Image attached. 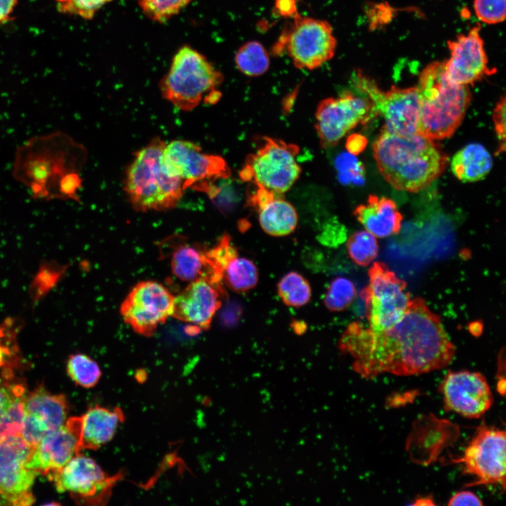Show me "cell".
Masks as SVG:
<instances>
[{
  "mask_svg": "<svg viewBox=\"0 0 506 506\" xmlns=\"http://www.w3.org/2000/svg\"><path fill=\"white\" fill-rule=\"evenodd\" d=\"M365 378L389 373L417 375L440 370L453 361L455 349L441 318L422 298L410 299L402 317L391 327L375 330L351 323L340 340Z\"/></svg>",
  "mask_w": 506,
  "mask_h": 506,
  "instance_id": "6da1fadb",
  "label": "cell"
},
{
  "mask_svg": "<svg viewBox=\"0 0 506 506\" xmlns=\"http://www.w3.org/2000/svg\"><path fill=\"white\" fill-rule=\"evenodd\" d=\"M85 157L84 147L62 131L39 135L18 147L12 175L34 198L77 200Z\"/></svg>",
  "mask_w": 506,
  "mask_h": 506,
  "instance_id": "7a4b0ae2",
  "label": "cell"
},
{
  "mask_svg": "<svg viewBox=\"0 0 506 506\" xmlns=\"http://www.w3.org/2000/svg\"><path fill=\"white\" fill-rule=\"evenodd\" d=\"M372 151L382 176L401 191L416 193L428 187L448 162L438 143L417 133L398 134L382 129Z\"/></svg>",
  "mask_w": 506,
  "mask_h": 506,
  "instance_id": "3957f363",
  "label": "cell"
},
{
  "mask_svg": "<svg viewBox=\"0 0 506 506\" xmlns=\"http://www.w3.org/2000/svg\"><path fill=\"white\" fill-rule=\"evenodd\" d=\"M416 88L420 100L417 133L434 141L451 136L471 101L469 86L452 82L444 62L435 61L422 70Z\"/></svg>",
  "mask_w": 506,
  "mask_h": 506,
  "instance_id": "277c9868",
  "label": "cell"
},
{
  "mask_svg": "<svg viewBox=\"0 0 506 506\" xmlns=\"http://www.w3.org/2000/svg\"><path fill=\"white\" fill-rule=\"evenodd\" d=\"M165 145L159 137L153 138L135 153L126 169L124 189L136 211L169 210L176 207L183 197V181L165 164Z\"/></svg>",
  "mask_w": 506,
  "mask_h": 506,
  "instance_id": "5b68a950",
  "label": "cell"
},
{
  "mask_svg": "<svg viewBox=\"0 0 506 506\" xmlns=\"http://www.w3.org/2000/svg\"><path fill=\"white\" fill-rule=\"evenodd\" d=\"M223 77L205 56L185 45L174 55L168 72L159 84L163 98L177 108L190 111L203 98L214 103Z\"/></svg>",
  "mask_w": 506,
  "mask_h": 506,
  "instance_id": "8992f818",
  "label": "cell"
},
{
  "mask_svg": "<svg viewBox=\"0 0 506 506\" xmlns=\"http://www.w3.org/2000/svg\"><path fill=\"white\" fill-rule=\"evenodd\" d=\"M298 153L296 145L264 137L262 145L246 158L240 176L257 188L283 195L300 176L301 169L296 158Z\"/></svg>",
  "mask_w": 506,
  "mask_h": 506,
  "instance_id": "52a82bcc",
  "label": "cell"
},
{
  "mask_svg": "<svg viewBox=\"0 0 506 506\" xmlns=\"http://www.w3.org/2000/svg\"><path fill=\"white\" fill-rule=\"evenodd\" d=\"M353 84L370 102L371 116L380 115L384 118L382 129L398 134L417 133L420 100L416 86L401 89L392 86L383 91L359 71L353 74Z\"/></svg>",
  "mask_w": 506,
  "mask_h": 506,
  "instance_id": "ba28073f",
  "label": "cell"
},
{
  "mask_svg": "<svg viewBox=\"0 0 506 506\" xmlns=\"http://www.w3.org/2000/svg\"><path fill=\"white\" fill-rule=\"evenodd\" d=\"M369 283L361 291L369 327L382 330L403 316L410 300L406 283L385 264L375 261L368 271Z\"/></svg>",
  "mask_w": 506,
  "mask_h": 506,
  "instance_id": "9c48e42d",
  "label": "cell"
},
{
  "mask_svg": "<svg viewBox=\"0 0 506 506\" xmlns=\"http://www.w3.org/2000/svg\"><path fill=\"white\" fill-rule=\"evenodd\" d=\"M164 160L169 171L181 179L184 189L190 187L212 195L217 193L214 183L231 175L223 157L205 153L188 141L174 140L166 145Z\"/></svg>",
  "mask_w": 506,
  "mask_h": 506,
  "instance_id": "30bf717a",
  "label": "cell"
},
{
  "mask_svg": "<svg viewBox=\"0 0 506 506\" xmlns=\"http://www.w3.org/2000/svg\"><path fill=\"white\" fill-rule=\"evenodd\" d=\"M506 435L503 429L482 423L465 448L461 463L463 473L474 481L466 486L498 484L505 489Z\"/></svg>",
  "mask_w": 506,
  "mask_h": 506,
  "instance_id": "8fae6325",
  "label": "cell"
},
{
  "mask_svg": "<svg viewBox=\"0 0 506 506\" xmlns=\"http://www.w3.org/2000/svg\"><path fill=\"white\" fill-rule=\"evenodd\" d=\"M174 296L160 283L141 281L128 293L120 306L124 321L134 332L153 336L157 327L172 316Z\"/></svg>",
  "mask_w": 506,
  "mask_h": 506,
  "instance_id": "7c38bea8",
  "label": "cell"
},
{
  "mask_svg": "<svg viewBox=\"0 0 506 506\" xmlns=\"http://www.w3.org/2000/svg\"><path fill=\"white\" fill-rule=\"evenodd\" d=\"M337 39L326 20L296 13L287 43V53L299 69L313 70L335 56Z\"/></svg>",
  "mask_w": 506,
  "mask_h": 506,
  "instance_id": "4fadbf2b",
  "label": "cell"
},
{
  "mask_svg": "<svg viewBox=\"0 0 506 506\" xmlns=\"http://www.w3.org/2000/svg\"><path fill=\"white\" fill-rule=\"evenodd\" d=\"M34 448L20 436L0 439V491L7 505L27 506L34 501L31 489L39 474L27 466Z\"/></svg>",
  "mask_w": 506,
  "mask_h": 506,
  "instance_id": "5bb4252c",
  "label": "cell"
},
{
  "mask_svg": "<svg viewBox=\"0 0 506 506\" xmlns=\"http://www.w3.org/2000/svg\"><path fill=\"white\" fill-rule=\"evenodd\" d=\"M371 108L365 96L351 91L320 101L316 110L315 126L321 145L327 148L336 145L360 122L370 120Z\"/></svg>",
  "mask_w": 506,
  "mask_h": 506,
  "instance_id": "9a60e30c",
  "label": "cell"
},
{
  "mask_svg": "<svg viewBox=\"0 0 506 506\" xmlns=\"http://www.w3.org/2000/svg\"><path fill=\"white\" fill-rule=\"evenodd\" d=\"M60 493L69 492L80 502L100 504L108 498L119 476H110L91 458L78 453L47 476Z\"/></svg>",
  "mask_w": 506,
  "mask_h": 506,
  "instance_id": "2e32d148",
  "label": "cell"
},
{
  "mask_svg": "<svg viewBox=\"0 0 506 506\" xmlns=\"http://www.w3.org/2000/svg\"><path fill=\"white\" fill-rule=\"evenodd\" d=\"M446 411L467 418H479L492 406L493 396L486 377L479 372L450 371L439 386Z\"/></svg>",
  "mask_w": 506,
  "mask_h": 506,
  "instance_id": "e0dca14e",
  "label": "cell"
},
{
  "mask_svg": "<svg viewBox=\"0 0 506 506\" xmlns=\"http://www.w3.org/2000/svg\"><path fill=\"white\" fill-rule=\"evenodd\" d=\"M225 297L221 283L201 277L188 283L174 297L172 316L190 324L197 331L208 330Z\"/></svg>",
  "mask_w": 506,
  "mask_h": 506,
  "instance_id": "ac0fdd59",
  "label": "cell"
},
{
  "mask_svg": "<svg viewBox=\"0 0 506 506\" xmlns=\"http://www.w3.org/2000/svg\"><path fill=\"white\" fill-rule=\"evenodd\" d=\"M480 28L477 24L467 34H459L455 40L448 41L450 56L444 62L445 70L448 78L456 84H473L493 73L488 68Z\"/></svg>",
  "mask_w": 506,
  "mask_h": 506,
  "instance_id": "d6986e66",
  "label": "cell"
},
{
  "mask_svg": "<svg viewBox=\"0 0 506 506\" xmlns=\"http://www.w3.org/2000/svg\"><path fill=\"white\" fill-rule=\"evenodd\" d=\"M79 451L80 417H72L34 448L27 466L39 474L48 476L64 467Z\"/></svg>",
  "mask_w": 506,
  "mask_h": 506,
  "instance_id": "ffe728a7",
  "label": "cell"
},
{
  "mask_svg": "<svg viewBox=\"0 0 506 506\" xmlns=\"http://www.w3.org/2000/svg\"><path fill=\"white\" fill-rule=\"evenodd\" d=\"M353 214L365 230L377 238L398 233L403 220L394 201L373 195L368 197L366 203L358 205Z\"/></svg>",
  "mask_w": 506,
  "mask_h": 506,
  "instance_id": "44dd1931",
  "label": "cell"
},
{
  "mask_svg": "<svg viewBox=\"0 0 506 506\" xmlns=\"http://www.w3.org/2000/svg\"><path fill=\"white\" fill-rule=\"evenodd\" d=\"M123 420L119 408H90L80 417V450H96L108 443Z\"/></svg>",
  "mask_w": 506,
  "mask_h": 506,
  "instance_id": "7402d4cb",
  "label": "cell"
},
{
  "mask_svg": "<svg viewBox=\"0 0 506 506\" xmlns=\"http://www.w3.org/2000/svg\"><path fill=\"white\" fill-rule=\"evenodd\" d=\"M171 245L170 266L174 275L181 281L190 283L199 278L210 276L205 249L174 237Z\"/></svg>",
  "mask_w": 506,
  "mask_h": 506,
  "instance_id": "603a6c76",
  "label": "cell"
},
{
  "mask_svg": "<svg viewBox=\"0 0 506 506\" xmlns=\"http://www.w3.org/2000/svg\"><path fill=\"white\" fill-rule=\"evenodd\" d=\"M23 403L25 413L44 423L50 432L60 427L67 420V406L65 396L52 394L43 387H39L25 396Z\"/></svg>",
  "mask_w": 506,
  "mask_h": 506,
  "instance_id": "cb8c5ba5",
  "label": "cell"
},
{
  "mask_svg": "<svg viewBox=\"0 0 506 506\" xmlns=\"http://www.w3.org/2000/svg\"><path fill=\"white\" fill-rule=\"evenodd\" d=\"M282 196L272 197L256 210L261 228L271 236L287 235L297 226L298 216L295 208Z\"/></svg>",
  "mask_w": 506,
  "mask_h": 506,
  "instance_id": "d4e9b609",
  "label": "cell"
},
{
  "mask_svg": "<svg viewBox=\"0 0 506 506\" xmlns=\"http://www.w3.org/2000/svg\"><path fill=\"white\" fill-rule=\"evenodd\" d=\"M493 159L486 148L477 143H469L458 150L451 160L454 176L463 182L484 179L491 170Z\"/></svg>",
  "mask_w": 506,
  "mask_h": 506,
  "instance_id": "484cf974",
  "label": "cell"
},
{
  "mask_svg": "<svg viewBox=\"0 0 506 506\" xmlns=\"http://www.w3.org/2000/svg\"><path fill=\"white\" fill-rule=\"evenodd\" d=\"M259 280V272L250 259L239 256L232 259L223 273V281L232 290L244 292L253 289Z\"/></svg>",
  "mask_w": 506,
  "mask_h": 506,
  "instance_id": "4316f807",
  "label": "cell"
},
{
  "mask_svg": "<svg viewBox=\"0 0 506 506\" xmlns=\"http://www.w3.org/2000/svg\"><path fill=\"white\" fill-rule=\"evenodd\" d=\"M235 62L238 69L249 77L264 74L270 66L268 53L257 41H250L241 46L236 52Z\"/></svg>",
  "mask_w": 506,
  "mask_h": 506,
  "instance_id": "83f0119b",
  "label": "cell"
},
{
  "mask_svg": "<svg viewBox=\"0 0 506 506\" xmlns=\"http://www.w3.org/2000/svg\"><path fill=\"white\" fill-rule=\"evenodd\" d=\"M277 290L282 301L289 306H303L311 297V288L308 280L295 271H290L281 278Z\"/></svg>",
  "mask_w": 506,
  "mask_h": 506,
  "instance_id": "f1b7e54d",
  "label": "cell"
},
{
  "mask_svg": "<svg viewBox=\"0 0 506 506\" xmlns=\"http://www.w3.org/2000/svg\"><path fill=\"white\" fill-rule=\"evenodd\" d=\"M69 377L78 385L84 388L94 387L101 376L98 363L83 353L70 356L67 363Z\"/></svg>",
  "mask_w": 506,
  "mask_h": 506,
  "instance_id": "f546056e",
  "label": "cell"
},
{
  "mask_svg": "<svg viewBox=\"0 0 506 506\" xmlns=\"http://www.w3.org/2000/svg\"><path fill=\"white\" fill-rule=\"evenodd\" d=\"M346 249L356 264L366 266L377 257L379 245L376 237L365 230L353 233L347 240Z\"/></svg>",
  "mask_w": 506,
  "mask_h": 506,
  "instance_id": "4dcf8cb0",
  "label": "cell"
},
{
  "mask_svg": "<svg viewBox=\"0 0 506 506\" xmlns=\"http://www.w3.org/2000/svg\"><path fill=\"white\" fill-rule=\"evenodd\" d=\"M205 254L211 278L223 283L224 269L232 259L238 256L230 236L223 235L213 247L205 251Z\"/></svg>",
  "mask_w": 506,
  "mask_h": 506,
  "instance_id": "1f68e13d",
  "label": "cell"
},
{
  "mask_svg": "<svg viewBox=\"0 0 506 506\" xmlns=\"http://www.w3.org/2000/svg\"><path fill=\"white\" fill-rule=\"evenodd\" d=\"M357 296L354 283L348 278L337 277L328 285L324 297L326 308L331 311L346 309Z\"/></svg>",
  "mask_w": 506,
  "mask_h": 506,
  "instance_id": "d6a6232c",
  "label": "cell"
},
{
  "mask_svg": "<svg viewBox=\"0 0 506 506\" xmlns=\"http://www.w3.org/2000/svg\"><path fill=\"white\" fill-rule=\"evenodd\" d=\"M191 0H138L143 13L152 20L164 22L178 14Z\"/></svg>",
  "mask_w": 506,
  "mask_h": 506,
  "instance_id": "836d02e7",
  "label": "cell"
},
{
  "mask_svg": "<svg viewBox=\"0 0 506 506\" xmlns=\"http://www.w3.org/2000/svg\"><path fill=\"white\" fill-rule=\"evenodd\" d=\"M24 396L15 398L0 419V439L10 436H20L25 413Z\"/></svg>",
  "mask_w": 506,
  "mask_h": 506,
  "instance_id": "e575fe53",
  "label": "cell"
},
{
  "mask_svg": "<svg viewBox=\"0 0 506 506\" xmlns=\"http://www.w3.org/2000/svg\"><path fill=\"white\" fill-rule=\"evenodd\" d=\"M474 9L476 17L490 25L502 22L506 15V0H474Z\"/></svg>",
  "mask_w": 506,
  "mask_h": 506,
  "instance_id": "d590c367",
  "label": "cell"
},
{
  "mask_svg": "<svg viewBox=\"0 0 506 506\" xmlns=\"http://www.w3.org/2000/svg\"><path fill=\"white\" fill-rule=\"evenodd\" d=\"M58 9L63 13L76 15L84 19L93 18L96 11L112 0H56Z\"/></svg>",
  "mask_w": 506,
  "mask_h": 506,
  "instance_id": "8d00e7d4",
  "label": "cell"
},
{
  "mask_svg": "<svg viewBox=\"0 0 506 506\" xmlns=\"http://www.w3.org/2000/svg\"><path fill=\"white\" fill-rule=\"evenodd\" d=\"M50 433L51 432L44 423L32 415L25 413L20 436L26 443L35 447Z\"/></svg>",
  "mask_w": 506,
  "mask_h": 506,
  "instance_id": "74e56055",
  "label": "cell"
},
{
  "mask_svg": "<svg viewBox=\"0 0 506 506\" xmlns=\"http://www.w3.org/2000/svg\"><path fill=\"white\" fill-rule=\"evenodd\" d=\"M21 384H11L0 378V419L18 397L24 396Z\"/></svg>",
  "mask_w": 506,
  "mask_h": 506,
  "instance_id": "f35d334b",
  "label": "cell"
},
{
  "mask_svg": "<svg viewBox=\"0 0 506 506\" xmlns=\"http://www.w3.org/2000/svg\"><path fill=\"white\" fill-rule=\"evenodd\" d=\"M495 131L500 141L497 154L505 150V96H502L495 104L493 113Z\"/></svg>",
  "mask_w": 506,
  "mask_h": 506,
  "instance_id": "ab89813d",
  "label": "cell"
},
{
  "mask_svg": "<svg viewBox=\"0 0 506 506\" xmlns=\"http://www.w3.org/2000/svg\"><path fill=\"white\" fill-rule=\"evenodd\" d=\"M448 505H483L481 500L474 493L469 491H460L453 494L448 502Z\"/></svg>",
  "mask_w": 506,
  "mask_h": 506,
  "instance_id": "60d3db41",
  "label": "cell"
},
{
  "mask_svg": "<svg viewBox=\"0 0 506 506\" xmlns=\"http://www.w3.org/2000/svg\"><path fill=\"white\" fill-rule=\"evenodd\" d=\"M18 0H0V24L11 19Z\"/></svg>",
  "mask_w": 506,
  "mask_h": 506,
  "instance_id": "b9f144b4",
  "label": "cell"
},
{
  "mask_svg": "<svg viewBox=\"0 0 506 506\" xmlns=\"http://www.w3.org/2000/svg\"><path fill=\"white\" fill-rule=\"evenodd\" d=\"M275 8L278 13L283 16L296 14L297 8L294 0H275Z\"/></svg>",
  "mask_w": 506,
  "mask_h": 506,
  "instance_id": "7bdbcfd3",
  "label": "cell"
},
{
  "mask_svg": "<svg viewBox=\"0 0 506 506\" xmlns=\"http://www.w3.org/2000/svg\"><path fill=\"white\" fill-rule=\"evenodd\" d=\"M413 505H435L433 499L430 496L420 497L411 503Z\"/></svg>",
  "mask_w": 506,
  "mask_h": 506,
  "instance_id": "ee69618b",
  "label": "cell"
},
{
  "mask_svg": "<svg viewBox=\"0 0 506 506\" xmlns=\"http://www.w3.org/2000/svg\"><path fill=\"white\" fill-rule=\"evenodd\" d=\"M7 505L0 491V505Z\"/></svg>",
  "mask_w": 506,
  "mask_h": 506,
  "instance_id": "f6af8a7d",
  "label": "cell"
}]
</instances>
